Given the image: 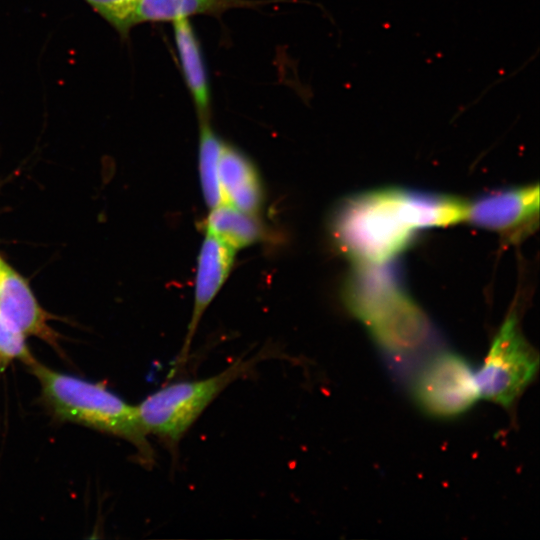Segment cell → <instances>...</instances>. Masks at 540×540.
I'll return each mask as SVG.
<instances>
[{"mask_svg":"<svg viewBox=\"0 0 540 540\" xmlns=\"http://www.w3.org/2000/svg\"><path fill=\"white\" fill-rule=\"evenodd\" d=\"M447 217L441 194L384 188L348 197L335 209L332 236L359 263H381L401 253L421 229L440 227Z\"/></svg>","mask_w":540,"mask_h":540,"instance_id":"1","label":"cell"},{"mask_svg":"<svg viewBox=\"0 0 540 540\" xmlns=\"http://www.w3.org/2000/svg\"><path fill=\"white\" fill-rule=\"evenodd\" d=\"M27 367L38 380L43 402L54 418L120 437L134 446L141 464H154L155 453L136 406L102 383L51 369L37 359Z\"/></svg>","mask_w":540,"mask_h":540,"instance_id":"2","label":"cell"},{"mask_svg":"<svg viewBox=\"0 0 540 540\" xmlns=\"http://www.w3.org/2000/svg\"><path fill=\"white\" fill-rule=\"evenodd\" d=\"M270 355L267 351L238 359L211 377L173 382L149 394L136 406L143 429L147 435H156L170 446L176 445L228 385L250 373Z\"/></svg>","mask_w":540,"mask_h":540,"instance_id":"3","label":"cell"},{"mask_svg":"<svg viewBox=\"0 0 540 540\" xmlns=\"http://www.w3.org/2000/svg\"><path fill=\"white\" fill-rule=\"evenodd\" d=\"M538 365V355L524 339L516 317H507L482 366L475 372L479 395L510 406L532 381Z\"/></svg>","mask_w":540,"mask_h":540,"instance_id":"4","label":"cell"},{"mask_svg":"<svg viewBox=\"0 0 540 540\" xmlns=\"http://www.w3.org/2000/svg\"><path fill=\"white\" fill-rule=\"evenodd\" d=\"M358 319L381 350L394 360L417 356L436 339L433 325L404 287L377 300Z\"/></svg>","mask_w":540,"mask_h":540,"instance_id":"5","label":"cell"},{"mask_svg":"<svg viewBox=\"0 0 540 540\" xmlns=\"http://www.w3.org/2000/svg\"><path fill=\"white\" fill-rule=\"evenodd\" d=\"M412 390L420 407L437 417L457 416L480 397L471 366L451 351L430 355L416 373Z\"/></svg>","mask_w":540,"mask_h":540,"instance_id":"6","label":"cell"},{"mask_svg":"<svg viewBox=\"0 0 540 540\" xmlns=\"http://www.w3.org/2000/svg\"><path fill=\"white\" fill-rule=\"evenodd\" d=\"M539 188L529 185L493 191L468 203L465 220L517 239L537 221Z\"/></svg>","mask_w":540,"mask_h":540,"instance_id":"7","label":"cell"},{"mask_svg":"<svg viewBox=\"0 0 540 540\" xmlns=\"http://www.w3.org/2000/svg\"><path fill=\"white\" fill-rule=\"evenodd\" d=\"M235 249L206 231L201 244L196 269L194 305L182 349L175 366L187 360L191 342L205 310L225 283L235 259Z\"/></svg>","mask_w":540,"mask_h":540,"instance_id":"8","label":"cell"},{"mask_svg":"<svg viewBox=\"0 0 540 540\" xmlns=\"http://www.w3.org/2000/svg\"><path fill=\"white\" fill-rule=\"evenodd\" d=\"M0 314L26 337L44 341L60 352L59 334L28 281L8 263L0 276Z\"/></svg>","mask_w":540,"mask_h":540,"instance_id":"9","label":"cell"},{"mask_svg":"<svg viewBox=\"0 0 540 540\" xmlns=\"http://www.w3.org/2000/svg\"><path fill=\"white\" fill-rule=\"evenodd\" d=\"M172 24L180 70L199 121L210 120L211 88L201 43L190 19Z\"/></svg>","mask_w":540,"mask_h":540,"instance_id":"10","label":"cell"},{"mask_svg":"<svg viewBox=\"0 0 540 540\" xmlns=\"http://www.w3.org/2000/svg\"><path fill=\"white\" fill-rule=\"evenodd\" d=\"M224 203L256 214L263 204V189L251 160L237 148L224 142L218 163Z\"/></svg>","mask_w":540,"mask_h":540,"instance_id":"11","label":"cell"},{"mask_svg":"<svg viewBox=\"0 0 540 540\" xmlns=\"http://www.w3.org/2000/svg\"><path fill=\"white\" fill-rule=\"evenodd\" d=\"M261 1L254 0H138L135 18L141 23H173L193 16L220 17L231 9L256 8Z\"/></svg>","mask_w":540,"mask_h":540,"instance_id":"12","label":"cell"},{"mask_svg":"<svg viewBox=\"0 0 540 540\" xmlns=\"http://www.w3.org/2000/svg\"><path fill=\"white\" fill-rule=\"evenodd\" d=\"M205 228L235 250L252 245L263 236V227L255 214L244 212L227 203L211 209Z\"/></svg>","mask_w":540,"mask_h":540,"instance_id":"13","label":"cell"},{"mask_svg":"<svg viewBox=\"0 0 540 540\" xmlns=\"http://www.w3.org/2000/svg\"><path fill=\"white\" fill-rule=\"evenodd\" d=\"M224 141L210 124V120L200 121L198 168L201 189L206 205L212 209L224 203L221 191L218 163Z\"/></svg>","mask_w":540,"mask_h":540,"instance_id":"14","label":"cell"},{"mask_svg":"<svg viewBox=\"0 0 540 540\" xmlns=\"http://www.w3.org/2000/svg\"><path fill=\"white\" fill-rule=\"evenodd\" d=\"M92 9L126 39L136 26L135 12L138 0H85Z\"/></svg>","mask_w":540,"mask_h":540,"instance_id":"15","label":"cell"},{"mask_svg":"<svg viewBox=\"0 0 540 540\" xmlns=\"http://www.w3.org/2000/svg\"><path fill=\"white\" fill-rule=\"evenodd\" d=\"M26 338L0 314V373L11 362L21 361L28 366L35 360Z\"/></svg>","mask_w":540,"mask_h":540,"instance_id":"16","label":"cell"},{"mask_svg":"<svg viewBox=\"0 0 540 540\" xmlns=\"http://www.w3.org/2000/svg\"><path fill=\"white\" fill-rule=\"evenodd\" d=\"M6 265H7V262L0 255V276H1V274H2V272H3Z\"/></svg>","mask_w":540,"mask_h":540,"instance_id":"17","label":"cell"}]
</instances>
